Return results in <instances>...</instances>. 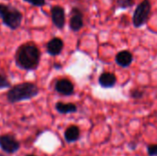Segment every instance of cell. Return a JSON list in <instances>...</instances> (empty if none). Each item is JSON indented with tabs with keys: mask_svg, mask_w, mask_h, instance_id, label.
<instances>
[{
	"mask_svg": "<svg viewBox=\"0 0 157 156\" xmlns=\"http://www.w3.org/2000/svg\"><path fill=\"white\" fill-rule=\"evenodd\" d=\"M40 59V51L33 43L21 45L15 56L16 63L24 70H34L38 67Z\"/></svg>",
	"mask_w": 157,
	"mask_h": 156,
	"instance_id": "1",
	"label": "cell"
},
{
	"mask_svg": "<svg viewBox=\"0 0 157 156\" xmlns=\"http://www.w3.org/2000/svg\"><path fill=\"white\" fill-rule=\"evenodd\" d=\"M39 94L38 86L33 83H22L13 86L6 95L10 103H17L28 99H31Z\"/></svg>",
	"mask_w": 157,
	"mask_h": 156,
	"instance_id": "2",
	"label": "cell"
},
{
	"mask_svg": "<svg viewBox=\"0 0 157 156\" xmlns=\"http://www.w3.org/2000/svg\"><path fill=\"white\" fill-rule=\"evenodd\" d=\"M0 17L3 23L11 29H17L22 22V13L12 6L0 4Z\"/></svg>",
	"mask_w": 157,
	"mask_h": 156,
	"instance_id": "3",
	"label": "cell"
},
{
	"mask_svg": "<svg viewBox=\"0 0 157 156\" xmlns=\"http://www.w3.org/2000/svg\"><path fill=\"white\" fill-rule=\"evenodd\" d=\"M152 5L149 0H143L135 8L132 15V24L135 28H141L149 19Z\"/></svg>",
	"mask_w": 157,
	"mask_h": 156,
	"instance_id": "4",
	"label": "cell"
},
{
	"mask_svg": "<svg viewBox=\"0 0 157 156\" xmlns=\"http://www.w3.org/2000/svg\"><path fill=\"white\" fill-rule=\"evenodd\" d=\"M0 147L7 154H14L18 151L20 145L19 143L10 135H2L0 137Z\"/></svg>",
	"mask_w": 157,
	"mask_h": 156,
	"instance_id": "5",
	"label": "cell"
},
{
	"mask_svg": "<svg viewBox=\"0 0 157 156\" xmlns=\"http://www.w3.org/2000/svg\"><path fill=\"white\" fill-rule=\"evenodd\" d=\"M69 27L73 31H79L84 27V15L77 7H73L69 20Z\"/></svg>",
	"mask_w": 157,
	"mask_h": 156,
	"instance_id": "6",
	"label": "cell"
},
{
	"mask_svg": "<svg viewBox=\"0 0 157 156\" xmlns=\"http://www.w3.org/2000/svg\"><path fill=\"white\" fill-rule=\"evenodd\" d=\"M51 17L53 25L59 29H63L65 25V12L63 7L60 6H54L51 8Z\"/></svg>",
	"mask_w": 157,
	"mask_h": 156,
	"instance_id": "7",
	"label": "cell"
},
{
	"mask_svg": "<svg viewBox=\"0 0 157 156\" xmlns=\"http://www.w3.org/2000/svg\"><path fill=\"white\" fill-rule=\"evenodd\" d=\"M56 92L63 96H72L75 93V86L68 79H60L56 82L54 86Z\"/></svg>",
	"mask_w": 157,
	"mask_h": 156,
	"instance_id": "8",
	"label": "cell"
},
{
	"mask_svg": "<svg viewBox=\"0 0 157 156\" xmlns=\"http://www.w3.org/2000/svg\"><path fill=\"white\" fill-rule=\"evenodd\" d=\"M98 85L105 89L113 88L117 84V76L110 72H104L98 77Z\"/></svg>",
	"mask_w": 157,
	"mask_h": 156,
	"instance_id": "9",
	"label": "cell"
},
{
	"mask_svg": "<svg viewBox=\"0 0 157 156\" xmlns=\"http://www.w3.org/2000/svg\"><path fill=\"white\" fill-rule=\"evenodd\" d=\"M115 61L117 64L122 68H128L133 62V55L128 50H123L116 54Z\"/></svg>",
	"mask_w": 157,
	"mask_h": 156,
	"instance_id": "10",
	"label": "cell"
},
{
	"mask_svg": "<svg viewBox=\"0 0 157 156\" xmlns=\"http://www.w3.org/2000/svg\"><path fill=\"white\" fill-rule=\"evenodd\" d=\"M63 49V41L60 38H53L47 43V51L52 56L59 55Z\"/></svg>",
	"mask_w": 157,
	"mask_h": 156,
	"instance_id": "11",
	"label": "cell"
},
{
	"mask_svg": "<svg viewBox=\"0 0 157 156\" xmlns=\"http://www.w3.org/2000/svg\"><path fill=\"white\" fill-rule=\"evenodd\" d=\"M80 138V129L75 125L69 126L64 131V139L67 143H75Z\"/></svg>",
	"mask_w": 157,
	"mask_h": 156,
	"instance_id": "12",
	"label": "cell"
},
{
	"mask_svg": "<svg viewBox=\"0 0 157 156\" xmlns=\"http://www.w3.org/2000/svg\"><path fill=\"white\" fill-rule=\"evenodd\" d=\"M55 108L61 114H71L77 111V107L73 103L57 102L55 105Z\"/></svg>",
	"mask_w": 157,
	"mask_h": 156,
	"instance_id": "13",
	"label": "cell"
},
{
	"mask_svg": "<svg viewBox=\"0 0 157 156\" xmlns=\"http://www.w3.org/2000/svg\"><path fill=\"white\" fill-rule=\"evenodd\" d=\"M135 4L134 0H115V6L117 8L126 9L132 7Z\"/></svg>",
	"mask_w": 157,
	"mask_h": 156,
	"instance_id": "14",
	"label": "cell"
},
{
	"mask_svg": "<svg viewBox=\"0 0 157 156\" xmlns=\"http://www.w3.org/2000/svg\"><path fill=\"white\" fill-rule=\"evenodd\" d=\"M144 95H145V90H142L139 88H133L130 91V97L135 100L142 99L144 97Z\"/></svg>",
	"mask_w": 157,
	"mask_h": 156,
	"instance_id": "15",
	"label": "cell"
},
{
	"mask_svg": "<svg viewBox=\"0 0 157 156\" xmlns=\"http://www.w3.org/2000/svg\"><path fill=\"white\" fill-rule=\"evenodd\" d=\"M147 155L157 156V143L147 145Z\"/></svg>",
	"mask_w": 157,
	"mask_h": 156,
	"instance_id": "16",
	"label": "cell"
},
{
	"mask_svg": "<svg viewBox=\"0 0 157 156\" xmlns=\"http://www.w3.org/2000/svg\"><path fill=\"white\" fill-rule=\"evenodd\" d=\"M10 86V83L9 81L7 80V78L3 75V74H0V89H3V88H8Z\"/></svg>",
	"mask_w": 157,
	"mask_h": 156,
	"instance_id": "17",
	"label": "cell"
},
{
	"mask_svg": "<svg viewBox=\"0 0 157 156\" xmlns=\"http://www.w3.org/2000/svg\"><path fill=\"white\" fill-rule=\"evenodd\" d=\"M35 6H43L46 4V0H23Z\"/></svg>",
	"mask_w": 157,
	"mask_h": 156,
	"instance_id": "18",
	"label": "cell"
},
{
	"mask_svg": "<svg viewBox=\"0 0 157 156\" xmlns=\"http://www.w3.org/2000/svg\"><path fill=\"white\" fill-rule=\"evenodd\" d=\"M27 156H36V155H34V154H29V155H27Z\"/></svg>",
	"mask_w": 157,
	"mask_h": 156,
	"instance_id": "19",
	"label": "cell"
},
{
	"mask_svg": "<svg viewBox=\"0 0 157 156\" xmlns=\"http://www.w3.org/2000/svg\"><path fill=\"white\" fill-rule=\"evenodd\" d=\"M0 156H5V155H3V154H0Z\"/></svg>",
	"mask_w": 157,
	"mask_h": 156,
	"instance_id": "20",
	"label": "cell"
}]
</instances>
